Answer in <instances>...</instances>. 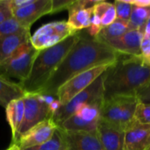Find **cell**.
<instances>
[{"instance_id": "6da1fadb", "label": "cell", "mask_w": 150, "mask_h": 150, "mask_svg": "<svg viewBox=\"0 0 150 150\" xmlns=\"http://www.w3.org/2000/svg\"><path fill=\"white\" fill-rule=\"evenodd\" d=\"M119 54L106 44L90 36L82 35L39 94L55 97L58 89L72 77L95 67L112 65Z\"/></svg>"}, {"instance_id": "7a4b0ae2", "label": "cell", "mask_w": 150, "mask_h": 150, "mask_svg": "<svg viewBox=\"0 0 150 150\" xmlns=\"http://www.w3.org/2000/svg\"><path fill=\"white\" fill-rule=\"evenodd\" d=\"M150 81V66L141 56L119 54L117 61L104 73V99L114 96H136Z\"/></svg>"}, {"instance_id": "3957f363", "label": "cell", "mask_w": 150, "mask_h": 150, "mask_svg": "<svg viewBox=\"0 0 150 150\" xmlns=\"http://www.w3.org/2000/svg\"><path fill=\"white\" fill-rule=\"evenodd\" d=\"M80 37L76 33L57 45L39 51L28 77L18 84L25 93L39 94Z\"/></svg>"}, {"instance_id": "277c9868", "label": "cell", "mask_w": 150, "mask_h": 150, "mask_svg": "<svg viewBox=\"0 0 150 150\" xmlns=\"http://www.w3.org/2000/svg\"><path fill=\"white\" fill-rule=\"evenodd\" d=\"M139 100L136 96H114L104 99L100 120L125 129L133 122Z\"/></svg>"}, {"instance_id": "5b68a950", "label": "cell", "mask_w": 150, "mask_h": 150, "mask_svg": "<svg viewBox=\"0 0 150 150\" xmlns=\"http://www.w3.org/2000/svg\"><path fill=\"white\" fill-rule=\"evenodd\" d=\"M38 53L30 40L23 43L6 61L0 63V76L9 80L18 79L19 83L25 81L30 74Z\"/></svg>"}, {"instance_id": "8992f818", "label": "cell", "mask_w": 150, "mask_h": 150, "mask_svg": "<svg viewBox=\"0 0 150 150\" xmlns=\"http://www.w3.org/2000/svg\"><path fill=\"white\" fill-rule=\"evenodd\" d=\"M103 102L104 98H99L81 106L58 127L68 132H97Z\"/></svg>"}, {"instance_id": "52a82bcc", "label": "cell", "mask_w": 150, "mask_h": 150, "mask_svg": "<svg viewBox=\"0 0 150 150\" xmlns=\"http://www.w3.org/2000/svg\"><path fill=\"white\" fill-rule=\"evenodd\" d=\"M67 21H55L43 25L30 38L33 47L38 51L54 47L76 33Z\"/></svg>"}, {"instance_id": "ba28073f", "label": "cell", "mask_w": 150, "mask_h": 150, "mask_svg": "<svg viewBox=\"0 0 150 150\" xmlns=\"http://www.w3.org/2000/svg\"><path fill=\"white\" fill-rule=\"evenodd\" d=\"M99 98H104V74L97 78L84 91L75 96L69 103L62 106L52 117L57 126L73 115L81 106Z\"/></svg>"}, {"instance_id": "9c48e42d", "label": "cell", "mask_w": 150, "mask_h": 150, "mask_svg": "<svg viewBox=\"0 0 150 150\" xmlns=\"http://www.w3.org/2000/svg\"><path fill=\"white\" fill-rule=\"evenodd\" d=\"M110 66L111 65H102L95 67L72 77L62 85L55 95L57 99L61 102L62 106L65 105L75 96L89 87L97 78L103 75Z\"/></svg>"}, {"instance_id": "30bf717a", "label": "cell", "mask_w": 150, "mask_h": 150, "mask_svg": "<svg viewBox=\"0 0 150 150\" xmlns=\"http://www.w3.org/2000/svg\"><path fill=\"white\" fill-rule=\"evenodd\" d=\"M25 104V113L23 122L18 133L16 140L11 143H16L18 140L29 129L40 123L41 121L52 118L48 105L43 103L38 94L25 93L23 97Z\"/></svg>"}, {"instance_id": "8fae6325", "label": "cell", "mask_w": 150, "mask_h": 150, "mask_svg": "<svg viewBox=\"0 0 150 150\" xmlns=\"http://www.w3.org/2000/svg\"><path fill=\"white\" fill-rule=\"evenodd\" d=\"M57 128L58 126L52 118L47 119L29 129L18 140L16 144L21 150L38 146L48 141Z\"/></svg>"}, {"instance_id": "7c38bea8", "label": "cell", "mask_w": 150, "mask_h": 150, "mask_svg": "<svg viewBox=\"0 0 150 150\" xmlns=\"http://www.w3.org/2000/svg\"><path fill=\"white\" fill-rule=\"evenodd\" d=\"M98 0H75L69 7L68 24L76 31L87 29L91 25L93 9Z\"/></svg>"}, {"instance_id": "4fadbf2b", "label": "cell", "mask_w": 150, "mask_h": 150, "mask_svg": "<svg viewBox=\"0 0 150 150\" xmlns=\"http://www.w3.org/2000/svg\"><path fill=\"white\" fill-rule=\"evenodd\" d=\"M51 10L52 0H34L25 7L12 11V16L24 29L30 30L31 25L36 20L51 13Z\"/></svg>"}, {"instance_id": "5bb4252c", "label": "cell", "mask_w": 150, "mask_h": 150, "mask_svg": "<svg viewBox=\"0 0 150 150\" xmlns=\"http://www.w3.org/2000/svg\"><path fill=\"white\" fill-rule=\"evenodd\" d=\"M143 36V33L139 30H129L120 38L107 41L105 44L118 54L141 56V44Z\"/></svg>"}, {"instance_id": "9a60e30c", "label": "cell", "mask_w": 150, "mask_h": 150, "mask_svg": "<svg viewBox=\"0 0 150 150\" xmlns=\"http://www.w3.org/2000/svg\"><path fill=\"white\" fill-rule=\"evenodd\" d=\"M67 150H105L99 140L98 131L68 132L63 131Z\"/></svg>"}, {"instance_id": "2e32d148", "label": "cell", "mask_w": 150, "mask_h": 150, "mask_svg": "<svg viewBox=\"0 0 150 150\" xmlns=\"http://www.w3.org/2000/svg\"><path fill=\"white\" fill-rule=\"evenodd\" d=\"M150 148V125L133 121L125 129V150H148Z\"/></svg>"}, {"instance_id": "e0dca14e", "label": "cell", "mask_w": 150, "mask_h": 150, "mask_svg": "<svg viewBox=\"0 0 150 150\" xmlns=\"http://www.w3.org/2000/svg\"><path fill=\"white\" fill-rule=\"evenodd\" d=\"M98 134L105 150H125V131L99 120Z\"/></svg>"}, {"instance_id": "ac0fdd59", "label": "cell", "mask_w": 150, "mask_h": 150, "mask_svg": "<svg viewBox=\"0 0 150 150\" xmlns=\"http://www.w3.org/2000/svg\"><path fill=\"white\" fill-rule=\"evenodd\" d=\"M30 30L0 37V63L6 61L23 43L30 40Z\"/></svg>"}, {"instance_id": "d6986e66", "label": "cell", "mask_w": 150, "mask_h": 150, "mask_svg": "<svg viewBox=\"0 0 150 150\" xmlns=\"http://www.w3.org/2000/svg\"><path fill=\"white\" fill-rule=\"evenodd\" d=\"M6 120L11 127L12 134V142L16 140L21 124L24 119L25 104L23 98L12 100L5 107Z\"/></svg>"}, {"instance_id": "ffe728a7", "label": "cell", "mask_w": 150, "mask_h": 150, "mask_svg": "<svg viewBox=\"0 0 150 150\" xmlns=\"http://www.w3.org/2000/svg\"><path fill=\"white\" fill-rule=\"evenodd\" d=\"M25 92L23 91L18 83H14L0 76V105L4 108L12 100L21 98Z\"/></svg>"}, {"instance_id": "44dd1931", "label": "cell", "mask_w": 150, "mask_h": 150, "mask_svg": "<svg viewBox=\"0 0 150 150\" xmlns=\"http://www.w3.org/2000/svg\"><path fill=\"white\" fill-rule=\"evenodd\" d=\"M127 31H129L128 22L117 18L112 24L105 27H103L98 35L95 39L103 43H105L107 41L120 38Z\"/></svg>"}, {"instance_id": "7402d4cb", "label": "cell", "mask_w": 150, "mask_h": 150, "mask_svg": "<svg viewBox=\"0 0 150 150\" xmlns=\"http://www.w3.org/2000/svg\"><path fill=\"white\" fill-rule=\"evenodd\" d=\"M93 14H96L100 18L103 27L112 24L117 19V13L114 4L105 1H99L95 5Z\"/></svg>"}, {"instance_id": "603a6c76", "label": "cell", "mask_w": 150, "mask_h": 150, "mask_svg": "<svg viewBox=\"0 0 150 150\" xmlns=\"http://www.w3.org/2000/svg\"><path fill=\"white\" fill-rule=\"evenodd\" d=\"M150 18V7L134 6L128 21L129 30H139L143 33L144 26Z\"/></svg>"}, {"instance_id": "cb8c5ba5", "label": "cell", "mask_w": 150, "mask_h": 150, "mask_svg": "<svg viewBox=\"0 0 150 150\" xmlns=\"http://www.w3.org/2000/svg\"><path fill=\"white\" fill-rule=\"evenodd\" d=\"M24 150H67L63 132L58 127L52 137L46 142Z\"/></svg>"}, {"instance_id": "d4e9b609", "label": "cell", "mask_w": 150, "mask_h": 150, "mask_svg": "<svg viewBox=\"0 0 150 150\" xmlns=\"http://www.w3.org/2000/svg\"><path fill=\"white\" fill-rule=\"evenodd\" d=\"M133 121L142 125H150V104L138 102Z\"/></svg>"}, {"instance_id": "484cf974", "label": "cell", "mask_w": 150, "mask_h": 150, "mask_svg": "<svg viewBox=\"0 0 150 150\" xmlns=\"http://www.w3.org/2000/svg\"><path fill=\"white\" fill-rule=\"evenodd\" d=\"M25 30L26 29H24L12 16L11 18L6 19L0 24V37L20 33Z\"/></svg>"}, {"instance_id": "4316f807", "label": "cell", "mask_w": 150, "mask_h": 150, "mask_svg": "<svg viewBox=\"0 0 150 150\" xmlns=\"http://www.w3.org/2000/svg\"><path fill=\"white\" fill-rule=\"evenodd\" d=\"M113 4L116 9L117 18L128 22L134 6L130 4L127 0H116Z\"/></svg>"}, {"instance_id": "83f0119b", "label": "cell", "mask_w": 150, "mask_h": 150, "mask_svg": "<svg viewBox=\"0 0 150 150\" xmlns=\"http://www.w3.org/2000/svg\"><path fill=\"white\" fill-rule=\"evenodd\" d=\"M141 57L145 64L150 66V39L147 36H143L142 40Z\"/></svg>"}, {"instance_id": "f1b7e54d", "label": "cell", "mask_w": 150, "mask_h": 150, "mask_svg": "<svg viewBox=\"0 0 150 150\" xmlns=\"http://www.w3.org/2000/svg\"><path fill=\"white\" fill-rule=\"evenodd\" d=\"M74 1L75 0H52V10L50 14L68 10Z\"/></svg>"}, {"instance_id": "f546056e", "label": "cell", "mask_w": 150, "mask_h": 150, "mask_svg": "<svg viewBox=\"0 0 150 150\" xmlns=\"http://www.w3.org/2000/svg\"><path fill=\"white\" fill-rule=\"evenodd\" d=\"M136 97L140 102L150 104V81L145 87L137 92Z\"/></svg>"}, {"instance_id": "4dcf8cb0", "label": "cell", "mask_w": 150, "mask_h": 150, "mask_svg": "<svg viewBox=\"0 0 150 150\" xmlns=\"http://www.w3.org/2000/svg\"><path fill=\"white\" fill-rule=\"evenodd\" d=\"M34 0H10V7L11 11L20 9L23 7H25L32 3H33Z\"/></svg>"}, {"instance_id": "1f68e13d", "label": "cell", "mask_w": 150, "mask_h": 150, "mask_svg": "<svg viewBox=\"0 0 150 150\" xmlns=\"http://www.w3.org/2000/svg\"><path fill=\"white\" fill-rule=\"evenodd\" d=\"M12 17V11L10 7V0L7 5L0 9V24Z\"/></svg>"}, {"instance_id": "d6a6232c", "label": "cell", "mask_w": 150, "mask_h": 150, "mask_svg": "<svg viewBox=\"0 0 150 150\" xmlns=\"http://www.w3.org/2000/svg\"><path fill=\"white\" fill-rule=\"evenodd\" d=\"M133 6L150 7V0H127Z\"/></svg>"}, {"instance_id": "836d02e7", "label": "cell", "mask_w": 150, "mask_h": 150, "mask_svg": "<svg viewBox=\"0 0 150 150\" xmlns=\"http://www.w3.org/2000/svg\"><path fill=\"white\" fill-rule=\"evenodd\" d=\"M62 107V104L61 102L56 98L54 102H52L49 105H48V109H49V112L51 113V116L53 117V115Z\"/></svg>"}, {"instance_id": "e575fe53", "label": "cell", "mask_w": 150, "mask_h": 150, "mask_svg": "<svg viewBox=\"0 0 150 150\" xmlns=\"http://www.w3.org/2000/svg\"><path fill=\"white\" fill-rule=\"evenodd\" d=\"M143 34H144V36L150 37V18H149V20L147 21V23H146V25L144 26Z\"/></svg>"}, {"instance_id": "d590c367", "label": "cell", "mask_w": 150, "mask_h": 150, "mask_svg": "<svg viewBox=\"0 0 150 150\" xmlns=\"http://www.w3.org/2000/svg\"><path fill=\"white\" fill-rule=\"evenodd\" d=\"M5 150H21L20 149V148L18 147V144H16V143H11V146L7 149Z\"/></svg>"}, {"instance_id": "8d00e7d4", "label": "cell", "mask_w": 150, "mask_h": 150, "mask_svg": "<svg viewBox=\"0 0 150 150\" xmlns=\"http://www.w3.org/2000/svg\"><path fill=\"white\" fill-rule=\"evenodd\" d=\"M9 3V0H0V9L7 5Z\"/></svg>"}, {"instance_id": "74e56055", "label": "cell", "mask_w": 150, "mask_h": 150, "mask_svg": "<svg viewBox=\"0 0 150 150\" xmlns=\"http://www.w3.org/2000/svg\"><path fill=\"white\" fill-rule=\"evenodd\" d=\"M148 150H150V148H149V149H148Z\"/></svg>"}, {"instance_id": "f35d334b", "label": "cell", "mask_w": 150, "mask_h": 150, "mask_svg": "<svg viewBox=\"0 0 150 150\" xmlns=\"http://www.w3.org/2000/svg\"><path fill=\"white\" fill-rule=\"evenodd\" d=\"M149 39H150V37H149Z\"/></svg>"}]
</instances>
